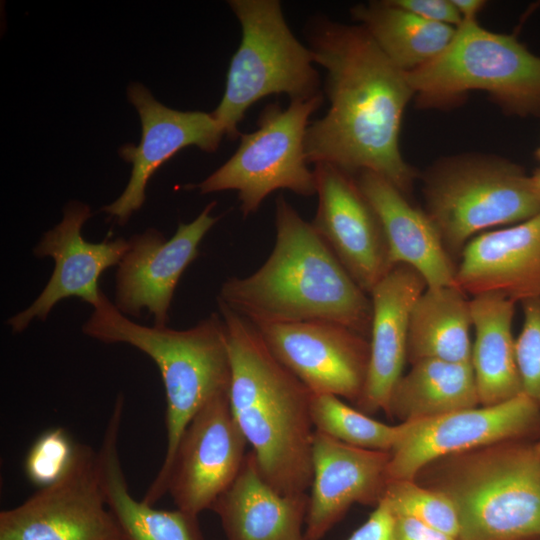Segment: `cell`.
<instances>
[{
    "mask_svg": "<svg viewBox=\"0 0 540 540\" xmlns=\"http://www.w3.org/2000/svg\"><path fill=\"white\" fill-rule=\"evenodd\" d=\"M309 42L314 62L327 72L330 106L307 127L308 162L331 164L350 175L377 173L406 195L415 179L399 145L402 117L414 96L406 73L361 25L319 19Z\"/></svg>",
    "mask_w": 540,
    "mask_h": 540,
    "instance_id": "obj_1",
    "label": "cell"
},
{
    "mask_svg": "<svg viewBox=\"0 0 540 540\" xmlns=\"http://www.w3.org/2000/svg\"><path fill=\"white\" fill-rule=\"evenodd\" d=\"M275 203L270 256L250 276L227 279L218 300L253 324L329 321L368 338L370 296L283 195Z\"/></svg>",
    "mask_w": 540,
    "mask_h": 540,
    "instance_id": "obj_2",
    "label": "cell"
},
{
    "mask_svg": "<svg viewBox=\"0 0 540 540\" xmlns=\"http://www.w3.org/2000/svg\"><path fill=\"white\" fill-rule=\"evenodd\" d=\"M231 362L229 402L262 477L284 495L312 482V392L271 353L257 328L222 301Z\"/></svg>",
    "mask_w": 540,
    "mask_h": 540,
    "instance_id": "obj_3",
    "label": "cell"
},
{
    "mask_svg": "<svg viewBox=\"0 0 540 540\" xmlns=\"http://www.w3.org/2000/svg\"><path fill=\"white\" fill-rule=\"evenodd\" d=\"M82 331L107 344L126 343L157 365L166 396L167 447L161 468L142 501L154 505L178 442L195 414L215 397L229 393L231 362L225 323L212 313L196 325L176 330L138 324L102 293Z\"/></svg>",
    "mask_w": 540,
    "mask_h": 540,
    "instance_id": "obj_4",
    "label": "cell"
},
{
    "mask_svg": "<svg viewBox=\"0 0 540 540\" xmlns=\"http://www.w3.org/2000/svg\"><path fill=\"white\" fill-rule=\"evenodd\" d=\"M413 480L452 501L458 540L540 538V453L533 441H505L441 457Z\"/></svg>",
    "mask_w": 540,
    "mask_h": 540,
    "instance_id": "obj_5",
    "label": "cell"
},
{
    "mask_svg": "<svg viewBox=\"0 0 540 540\" xmlns=\"http://www.w3.org/2000/svg\"><path fill=\"white\" fill-rule=\"evenodd\" d=\"M425 213L456 262L475 236L540 213V194L517 164L484 155L445 158L424 175Z\"/></svg>",
    "mask_w": 540,
    "mask_h": 540,
    "instance_id": "obj_6",
    "label": "cell"
},
{
    "mask_svg": "<svg viewBox=\"0 0 540 540\" xmlns=\"http://www.w3.org/2000/svg\"><path fill=\"white\" fill-rule=\"evenodd\" d=\"M406 77L422 105L447 104L479 90L512 114L540 116V57L477 20H463L446 49Z\"/></svg>",
    "mask_w": 540,
    "mask_h": 540,
    "instance_id": "obj_7",
    "label": "cell"
},
{
    "mask_svg": "<svg viewBox=\"0 0 540 540\" xmlns=\"http://www.w3.org/2000/svg\"><path fill=\"white\" fill-rule=\"evenodd\" d=\"M242 29L241 43L231 59L222 100L211 113L230 140L255 102L272 94L308 99L320 91L310 48L289 29L277 0L228 2Z\"/></svg>",
    "mask_w": 540,
    "mask_h": 540,
    "instance_id": "obj_8",
    "label": "cell"
},
{
    "mask_svg": "<svg viewBox=\"0 0 540 540\" xmlns=\"http://www.w3.org/2000/svg\"><path fill=\"white\" fill-rule=\"evenodd\" d=\"M322 102L321 93L290 100L286 109L278 103L267 105L258 119V129L241 134L232 157L195 187L201 194L237 191L244 217L255 213L278 189L304 197L316 194L315 174L308 168L304 141L309 117Z\"/></svg>",
    "mask_w": 540,
    "mask_h": 540,
    "instance_id": "obj_9",
    "label": "cell"
},
{
    "mask_svg": "<svg viewBox=\"0 0 540 540\" xmlns=\"http://www.w3.org/2000/svg\"><path fill=\"white\" fill-rule=\"evenodd\" d=\"M0 540H125L106 504L98 452L77 443L59 480L2 510Z\"/></svg>",
    "mask_w": 540,
    "mask_h": 540,
    "instance_id": "obj_10",
    "label": "cell"
},
{
    "mask_svg": "<svg viewBox=\"0 0 540 540\" xmlns=\"http://www.w3.org/2000/svg\"><path fill=\"white\" fill-rule=\"evenodd\" d=\"M390 451L388 480H413L432 461L488 445L540 437V407L521 394L436 417L401 422Z\"/></svg>",
    "mask_w": 540,
    "mask_h": 540,
    "instance_id": "obj_11",
    "label": "cell"
},
{
    "mask_svg": "<svg viewBox=\"0 0 540 540\" xmlns=\"http://www.w3.org/2000/svg\"><path fill=\"white\" fill-rule=\"evenodd\" d=\"M248 443L238 427L229 393L204 405L184 430L155 502L169 493L177 507L199 516L232 485Z\"/></svg>",
    "mask_w": 540,
    "mask_h": 540,
    "instance_id": "obj_12",
    "label": "cell"
},
{
    "mask_svg": "<svg viewBox=\"0 0 540 540\" xmlns=\"http://www.w3.org/2000/svg\"><path fill=\"white\" fill-rule=\"evenodd\" d=\"M253 325L275 358L312 393L358 402L369 365L367 337L329 321Z\"/></svg>",
    "mask_w": 540,
    "mask_h": 540,
    "instance_id": "obj_13",
    "label": "cell"
},
{
    "mask_svg": "<svg viewBox=\"0 0 540 540\" xmlns=\"http://www.w3.org/2000/svg\"><path fill=\"white\" fill-rule=\"evenodd\" d=\"M215 205V201L209 203L190 223H179L169 239L155 228L128 239L129 248L115 274L114 305L122 314L139 317L146 310L154 326H167L176 286L219 219L211 215Z\"/></svg>",
    "mask_w": 540,
    "mask_h": 540,
    "instance_id": "obj_14",
    "label": "cell"
},
{
    "mask_svg": "<svg viewBox=\"0 0 540 540\" xmlns=\"http://www.w3.org/2000/svg\"><path fill=\"white\" fill-rule=\"evenodd\" d=\"M313 171L318 207L311 224L369 295L395 267L381 223L353 175L327 163Z\"/></svg>",
    "mask_w": 540,
    "mask_h": 540,
    "instance_id": "obj_15",
    "label": "cell"
},
{
    "mask_svg": "<svg viewBox=\"0 0 540 540\" xmlns=\"http://www.w3.org/2000/svg\"><path fill=\"white\" fill-rule=\"evenodd\" d=\"M91 216L87 204L70 202L61 222L46 231L34 247L37 258L50 257L55 266L31 305L7 319L13 333H22L33 320L45 321L54 306L65 298L78 297L92 307L99 302L103 292L98 286L99 279L104 271L120 263L129 242L123 237L106 238L98 243L86 241L81 229Z\"/></svg>",
    "mask_w": 540,
    "mask_h": 540,
    "instance_id": "obj_16",
    "label": "cell"
},
{
    "mask_svg": "<svg viewBox=\"0 0 540 540\" xmlns=\"http://www.w3.org/2000/svg\"><path fill=\"white\" fill-rule=\"evenodd\" d=\"M127 95L139 113L142 137L138 146L127 144L119 150L132 165L131 176L123 193L101 208L119 225L142 207L148 180L165 161L190 145L214 152L225 135L211 113L168 108L142 84H130Z\"/></svg>",
    "mask_w": 540,
    "mask_h": 540,
    "instance_id": "obj_17",
    "label": "cell"
},
{
    "mask_svg": "<svg viewBox=\"0 0 540 540\" xmlns=\"http://www.w3.org/2000/svg\"><path fill=\"white\" fill-rule=\"evenodd\" d=\"M390 452L352 446L315 431L306 540H321L356 503L376 506L388 483Z\"/></svg>",
    "mask_w": 540,
    "mask_h": 540,
    "instance_id": "obj_18",
    "label": "cell"
},
{
    "mask_svg": "<svg viewBox=\"0 0 540 540\" xmlns=\"http://www.w3.org/2000/svg\"><path fill=\"white\" fill-rule=\"evenodd\" d=\"M467 295L498 293L515 302L540 298V213L471 239L456 264Z\"/></svg>",
    "mask_w": 540,
    "mask_h": 540,
    "instance_id": "obj_19",
    "label": "cell"
},
{
    "mask_svg": "<svg viewBox=\"0 0 540 540\" xmlns=\"http://www.w3.org/2000/svg\"><path fill=\"white\" fill-rule=\"evenodd\" d=\"M426 288L425 280L415 269L398 264L369 294L372 304L369 365L362 395L355 404L368 415L387 411L407 361L411 312Z\"/></svg>",
    "mask_w": 540,
    "mask_h": 540,
    "instance_id": "obj_20",
    "label": "cell"
},
{
    "mask_svg": "<svg viewBox=\"0 0 540 540\" xmlns=\"http://www.w3.org/2000/svg\"><path fill=\"white\" fill-rule=\"evenodd\" d=\"M356 181L381 223L393 265L415 269L427 287L455 285L456 262L425 211L377 173L360 172Z\"/></svg>",
    "mask_w": 540,
    "mask_h": 540,
    "instance_id": "obj_21",
    "label": "cell"
},
{
    "mask_svg": "<svg viewBox=\"0 0 540 540\" xmlns=\"http://www.w3.org/2000/svg\"><path fill=\"white\" fill-rule=\"evenodd\" d=\"M308 493L284 495L262 477L247 452L232 485L215 501L226 540H306Z\"/></svg>",
    "mask_w": 540,
    "mask_h": 540,
    "instance_id": "obj_22",
    "label": "cell"
},
{
    "mask_svg": "<svg viewBox=\"0 0 540 540\" xmlns=\"http://www.w3.org/2000/svg\"><path fill=\"white\" fill-rule=\"evenodd\" d=\"M123 410L124 397L119 394L98 456L106 504L125 540H205L198 516L180 509L159 510L130 494L118 451Z\"/></svg>",
    "mask_w": 540,
    "mask_h": 540,
    "instance_id": "obj_23",
    "label": "cell"
},
{
    "mask_svg": "<svg viewBox=\"0 0 540 540\" xmlns=\"http://www.w3.org/2000/svg\"><path fill=\"white\" fill-rule=\"evenodd\" d=\"M515 304L498 293H482L470 299L474 329L470 364L482 406L522 394L512 332Z\"/></svg>",
    "mask_w": 540,
    "mask_h": 540,
    "instance_id": "obj_24",
    "label": "cell"
},
{
    "mask_svg": "<svg viewBox=\"0 0 540 540\" xmlns=\"http://www.w3.org/2000/svg\"><path fill=\"white\" fill-rule=\"evenodd\" d=\"M471 328L470 299L462 289L456 284L427 287L411 312L407 361L470 363Z\"/></svg>",
    "mask_w": 540,
    "mask_h": 540,
    "instance_id": "obj_25",
    "label": "cell"
},
{
    "mask_svg": "<svg viewBox=\"0 0 540 540\" xmlns=\"http://www.w3.org/2000/svg\"><path fill=\"white\" fill-rule=\"evenodd\" d=\"M479 405L470 363L424 359L412 363L398 380L386 414L401 423Z\"/></svg>",
    "mask_w": 540,
    "mask_h": 540,
    "instance_id": "obj_26",
    "label": "cell"
},
{
    "mask_svg": "<svg viewBox=\"0 0 540 540\" xmlns=\"http://www.w3.org/2000/svg\"><path fill=\"white\" fill-rule=\"evenodd\" d=\"M351 14L387 58L406 73L439 56L456 31V27L422 19L389 0L358 4Z\"/></svg>",
    "mask_w": 540,
    "mask_h": 540,
    "instance_id": "obj_27",
    "label": "cell"
},
{
    "mask_svg": "<svg viewBox=\"0 0 540 540\" xmlns=\"http://www.w3.org/2000/svg\"><path fill=\"white\" fill-rule=\"evenodd\" d=\"M311 418L315 431L370 450L390 452L400 432L399 424L377 421L332 394L312 393Z\"/></svg>",
    "mask_w": 540,
    "mask_h": 540,
    "instance_id": "obj_28",
    "label": "cell"
},
{
    "mask_svg": "<svg viewBox=\"0 0 540 540\" xmlns=\"http://www.w3.org/2000/svg\"><path fill=\"white\" fill-rule=\"evenodd\" d=\"M392 513L414 518L458 539L460 522L452 501L414 480H390L382 497Z\"/></svg>",
    "mask_w": 540,
    "mask_h": 540,
    "instance_id": "obj_29",
    "label": "cell"
},
{
    "mask_svg": "<svg viewBox=\"0 0 540 540\" xmlns=\"http://www.w3.org/2000/svg\"><path fill=\"white\" fill-rule=\"evenodd\" d=\"M76 444L61 428L43 432L30 447L24 469L28 480L39 488L59 480L70 467Z\"/></svg>",
    "mask_w": 540,
    "mask_h": 540,
    "instance_id": "obj_30",
    "label": "cell"
},
{
    "mask_svg": "<svg viewBox=\"0 0 540 540\" xmlns=\"http://www.w3.org/2000/svg\"><path fill=\"white\" fill-rule=\"evenodd\" d=\"M522 329L515 338V354L522 394L540 407V298L523 302Z\"/></svg>",
    "mask_w": 540,
    "mask_h": 540,
    "instance_id": "obj_31",
    "label": "cell"
},
{
    "mask_svg": "<svg viewBox=\"0 0 540 540\" xmlns=\"http://www.w3.org/2000/svg\"><path fill=\"white\" fill-rule=\"evenodd\" d=\"M393 5L407 10L427 21L453 27L461 24L462 18L452 0H389Z\"/></svg>",
    "mask_w": 540,
    "mask_h": 540,
    "instance_id": "obj_32",
    "label": "cell"
},
{
    "mask_svg": "<svg viewBox=\"0 0 540 540\" xmlns=\"http://www.w3.org/2000/svg\"><path fill=\"white\" fill-rule=\"evenodd\" d=\"M394 514L384 499L346 540H394Z\"/></svg>",
    "mask_w": 540,
    "mask_h": 540,
    "instance_id": "obj_33",
    "label": "cell"
},
{
    "mask_svg": "<svg viewBox=\"0 0 540 540\" xmlns=\"http://www.w3.org/2000/svg\"><path fill=\"white\" fill-rule=\"evenodd\" d=\"M394 540H458L414 518L394 515Z\"/></svg>",
    "mask_w": 540,
    "mask_h": 540,
    "instance_id": "obj_34",
    "label": "cell"
},
{
    "mask_svg": "<svg viewBox=\"0 0 540 540\" xmlns=\"http://www.w3.org/2000/svg\"><path fill=\"white\" fill-rule=\"evenodd\" d=\"M463 20H477V15L486 5L483 0H452Z\"/></svg>",
    "mask_w": 540,
    "mask_h": 540,
    "instance_id": "obj_35",
    "label": "cell"
},
{
    "mask_svg": "<svg viewBox=\"0 0 540 540\" xmlns=\"http://www.w3.org/2000/svg\"><path fill=\"white\" fill-rule=\"evenodd\" d=\"M535 188L540 194V169H538L533 175H531Z\"/></svg>",
    "mask_w": 540,
    "mask_h": 540,
    "instance_id": "obj_36",
    "label": "cell"
},
{
    "mask_svg": "<svg viewBox=\"0 0 540 540\" xmlns=\"http://www.w3.org/2000/svg\"><path fill=\"white\" fill-rule=\"evenodd\" d=\"M536 158L540 161V145L535 152Z\"/></svg>",
    "mask_w": 540,
    "mask_h": 540,
    "instance_id": "obj_37",
    "label": "cell"
},
{
    "mask_svg": "<svg viewBox=\"0 0 540 540\" xmlns=\"http://www.w3.org/2000/svg\"><path fill=\"white\" fill-rule=\"evenodd\" d=\"M535 446H536L538 452L540 453V440L535 442Z\"/></svg>",
    "mask_w": 540,
    "mask_h": 540,
    "instance_id": "obj_38",
    "label": "cell"
},
{
    "mask_svg": "<svg viewBox=\"0 0 540 540\" xmlns=\"http://www.w3.org/2000/svg\"><path fill=\"white\" fill-rule=\"evenodd\" d=\"M533 540H540V538H537V539H533Z\"/></svg>",
    "mask_w": 540,
    "mask_h": 540,
    "instance_id": "obj_39",
    "label": "cell"
}]
</instances>
